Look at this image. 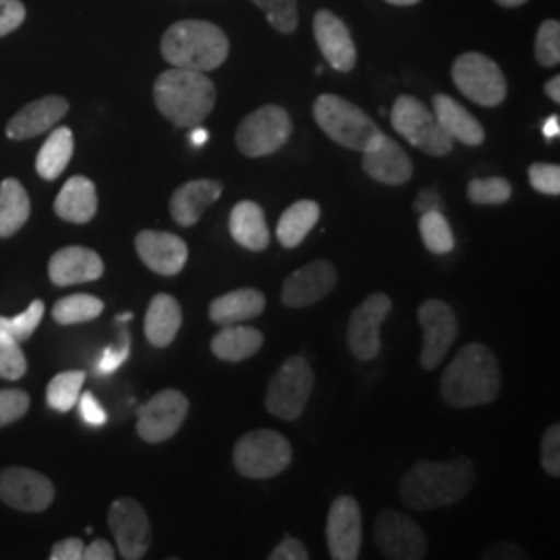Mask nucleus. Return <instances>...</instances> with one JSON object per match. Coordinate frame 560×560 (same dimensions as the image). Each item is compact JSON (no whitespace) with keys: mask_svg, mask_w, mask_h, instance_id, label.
Masks as SVG:
<instances>
[{"mask_svg":"<svg viewBox=\"0 0 560 560\" xmlns=\"http://www.w3.org/2000/svg\"><path fill=\"white\" fill-rule=\"evenodd\" d=\"M474 480V463L467 457L455 460H418L400 480V501L418 511L453 506L469 494Z\"/></svg>","mask_w":560,"mask_h":560,"instance_id":"f257e3e1","label":"nucleus"},{"mask_svg":"<svg viewBox=\"0 0 560 560\" xmlns=\"http://www.w3.org/2000/svg\"><path fill=\"white\" fill-rule=\"evenodd\" d=\"M501 384V365L492 349L469 342L460 347L442 374V399L455 409L490 405L499 399Z\"/></svg>","mask_w":560,"mask_h":560,"instance_id":"f03ea898","label":"nucleus"},{"mask_svg":"<svg viewBox=\"0 0 560 560\" xmlns=\"http://www.w3.org/2000/svg\"><path fill=\"white\" fill-rule=\"evenodd\" d=\"M154 102L177 127H198L217 104V88L201 71L173 67L154 83Z\"/></svg>","mask_w":560,"mask_h":560,"instance_id":"7ed1b4c3","label":"nucleus"},{"mask_svg":"<svg viewBox=\"0 0 560 560\" xmlns=\"http://www.w3.org/2000/svg\"><path fill=\"white\" fill-rule=\"evenodd\" d=\"M229 38L210 21L185 20L162 36V57L179 69L214 71L229 57Z\"/></svg>","mask_w":560,"mask_h":560,"instance_id":"20e7f679","label":"nucleus"},{"mask_svg":"<svg viewBox=\"0 0 560 560\" xmlns=\"http://www.w3.org/2000/svg\"><path fill=\"white\" fill-rule=\"evenodd\" d=\"M314 119L330 140L355 152L368 150L382 136L381 127L360 106L335 94H324L316 101Z\"/></svg>","mask_w":560,"mask_h":560,"instance_id":"39448f33","label":"nucleus"},{"mask_svg":"<svg viewBox=\"0 0 560 560\" xmlns=\"http://www.w3.org/2000/svg\"><path fill=\"white\" fill-rule=\"evenodd\" d=\"M293 460V446L277 430H254L243 434L235 451L233 463L243 478L270 480L280 476Z\"/></svg>","mask_w":560,"mask_h":560,"instance_id":"423d86ee","label":"nucleus"},{"mask_svg":"<svg viewBox=\"0 0 560 560\" xmlns=\"http://www.w3.org/2000/svg\"><path fill=\"white\" fill-rule=\"evenodd\" d=\"M314 390V370L305 358L293 355L272 376L266 393V411L284 421L300 420Z\"/></svg>","mask_w":560,"mask_h":560,"instance_id":"0eeeda50","label":"nucleus"},{"mask_svg":"<svg viewBox=\"0 0 560 560\" xmlns=\"http://www.w3.org/2000/svg\"><path fill=\"white\" fill-rule=\"evenodd\" d=\"M395 131L428 156L442 159L453 152V138L444 131L423 102L413 96H399L390 113Z\"/></svg>","mask_w":560,"mask_h":560,"instance_id":"6e6552de","label":"nucleus"},{"mask_svg":"<svg viewBox=\"0 0 560 560\" xmlns=\"http://www.w3.org/2000/svg\"><path fill=\"white\" fill-rule=\"evenodd\" d=\"M291 131L293 122L289 113L277 104H266L241 120L235 141L241 154L247 159H261L279 152L291 138Z\"/></svg>","mask_w":560,"mask_h":560,"instance_id":"1a4fd4ad","label":"nucleus"},{"mask_svg":"<svg viewBox=\"0 0 560 560\" xmlns=\"http://www.w3.org/2000/svg\"><path fill=\"white\" fill-rule=\"evenodd\" d=\"M453 81L460 94L480 106H499L506 98L501 67L481 52H465L453 65Z\"/></svg>","mask_w":560,"mask_h":560,"instance_id":"9d476101","label":"nucleus"},{"mask_svg":"<svg viewBox=\"0 0 560 560\" xmlns=\"http://www.w3.org/2000/svg\"><path fill=\"white\" fill-rule=\"evenodd\" d=\"M418 320L423 330L420 365L423 370L432 372L453 349V342L459 335V324L453 307L441 300L423 301L418 310Z\"/></svg>","mask_w":560,"mask_h":560,"instance_id":"9b49d317","label":"nucleus"},{"mask_svg":"<svg viewBox=\"0 0 560 560\" xmlns=\"http://www.w3.org/2000/svg\"><path fill=\"white\" fill-rule=\"evenodd\" d=\"M390 310L393 300L386 293H372L353 310L347 328V345L355 360L372 361L378 358L382 349L381 328Z\"/></svg>","mask_w":560,"mask_h":560,"instance_id":"f8f14e48","label":"nucleus"},{"mask_svg":"<svg viewBox=\"0 0 560 560\" xmlns=\"http://www.w3.org/2000/svg\"><path fill=\"white\" fill-rule=\"evenodd\" d=\"M189 413V400L175 388L161 390L138 411V434L143 442L161 444L179 432Z\"/></svg>","mask_w":560,"mask_h":560,"instance_id":"ddd939ff","label":"nucleus"},{"mask_svg":"<svg viewBox=\"0 0 560 560\" xmlns=\"http://www.w3.org/2000/svg\"><path fill=\"white\" fill-rule=\"evenodd\" d=\"M382 557L390 560H421L428 555V541L420 525L399 511H382L374 527Z\"/></svg>","mask_w":560,"mask_h":560,"instance_id":"4468645a","label":"nucleus"},{"mask_svg":"<svg viewBox=\"0 0 560 560\" xmlns=\"http://www.w3.org/2000/svg\"><path fill=\"white\" fill-rule=\"evenodd\" d=\"M0 501L21 513H42L55 501V486L36 469L7 467L0 471Z\"/></svg>","mask_w":560,"mask_h":560,"instance_id":"2eb2a0df","label":"nucleus"},{"mask_svg":"<svg viewBox=\"0 0 560 560\" xmlns=\"http://www.w3.org/2000/svg\"><path fill=\"white\" fill-rule=\"evenodd\" d=\"M108 525L122 559L140 560L145 557L152 544V527L140 502L133 499L113 502L108 511Z\"/></svg>","mask_w":560,"mask_h":560,"instance_id":"dca6fc26","label":"nucleus"},{"mask_svg":"<svg viewBox=\"0 0 560 560\" xmlns=\"http://www.w3.org/2000/svg\"><path fill=\"white\" fill-rule=\"evenodd\" d=\"M363 540L361 509L353 497H339L330 504L326 520V544L335 560H355Z\"/></svg>","mask_w":560,"mask_h":560,"instance_id":"f3484780","label":"nucleus"},{"mask_svg":"<svg viewBox=\"0 0 560 560\" xmlns=\"http://www.w3.org/2000/svg\"><path fill=\"white\" fill-rule=\"evenodd\" d=\"M337 280L339 275L332 261H310L300 270H295L291 277H287L282 284L280 301L293 310L310 307L324 300L328 293H332V289L337 287Z\"/></svg>","mask_w":560,"mask_h":560,"instance_id":"a211bd4d","label":"nucleus"},{"mask_svg":"<svg viewBox=\"0 0 560 560\" xmlns=\"http://www.w3.org/2000/svg\"><path fill=\"white\" fill-rule=\"evenodd\" d=\"M136 249L141 261L162 277L179 275L189 258L187 243L162 231H141L136 237Z\"/></svg>","mask_w":560,"mask_h":560,"instance_id":"6ab92c4d","label":"nucleus"},{"mask_svg":"<svg viewBox=\"0 0 560 560\" xmlns=\"http://www.w3.org/2000/svg\"><path fill=\"white\" fill-rule=\"evenodd\" d=\"M363 171L384 185H402L413 177V162L393 138L382 133L368 150H363Z\"/></svg>","mask_w":560,"mask_h":560,"instance_id":"aec40b11","label":"nucleus"},{"mask_svg":"<svg viewBox=\"0 0 560 560\" xmlns=\"http://www.w3.org/2000/svg\"><path fill=\"white\" fill-rule=\"evenodd\" d=\"M314 34L324 59L332 69L347 73L355 67L358 50L345 21L330 11H318L314 18Z\"/></svg>","mask_w":560,"mask_h":560,"instance_id":"412c9836","label":"nucleus"},{"mask_svg":"<svg viewBox=\"0 0 560 560\" xmlns=\"http://www.w3.org/2000/svg\"><path fill=\"white\" fill-rule=\"evenodd\" d=\"M104 275V261L90 247H62L48 261V277L57 287L92 282Z\"/></svg>","mask_w":560,"mask_h":560,"instance_id":"4be33fe9","label":"nucleus"},{"mask_svg":"<svg viewBox=\"0 0 560 560\" xmlns=\"http://www.w3.org/2000/svg\"><path fill=\"white\" fill-rule=\"evenodd\" d=\"M69 113V102L62 96H46L30 102L20 113L9 120L7 138L9 140H30L50 131Z\"/></svg>","mask_w":560,"mask_h":560,"instance_id":"5701e85b","label":"nucleus"},{"mask_svg":"<svg viewBox=\"0 0 560 560\" xmlns=\"http://www.w3.org/2000/svg\"><path fill=\"white\" fill-rule=\"evenodd\" d=\"M221 180L196 179L183 183L171 196V217L180 226H194L212 203L221 200Z\"/></svg>","mask_w":560,"mask_h":560,"instance_id":"b1692460","label":"nucleus"},{"mask_svg":"<svg viewBox=\"0 0 560 560\" xmlns=\"http://www.w3.org/2000/svg\"><path fill=\"white\" fill-rule=\"evenodd\" d=\"M55 212L62 221L75 222V224H85V222L92 221L98 212L96 185L81 175L71 177L62 185V189L57 196Z\"/></svg>","mask_w":560,"mask_h":560,"instance_id":"393cba45","label":"nucleus"},{"mask_svg":"<svg viewBox=\"0 0 560 560\" xmlns=\"http://www.w3.org/2000/svg\"><path fill=\"white\" fill-rule=\"evenodd\" d=\"M180 324H183V312H180L179 301L168 293L154 295L143 322V332L148 342L156 349L168 347L177 337Z\"/></svg>","mask_w":560,"mask_h":560,"instance_id":"a878e982","label":"nucleus"},{"mask_svg":"<svg viewBox=\"0 0 560 560\" xmlns=\"http://www.w3.org/2000/svg\"><path fill=\"white\" fill-rule=\"evenodd\" d=\"M434 117L453 140L465 145H480L486 140V131L480 120L476 119L463 104L453 101L446 94L434 96Z\"/></svg>","mask_w":560,"mask_h":560,"instance_id":"bb28decb","label":"nucleus"},{"mask_svg":"<svg viewBox=\"0 0 560 560\" xmlns=\"http://www.w3.org/2000/svg\"><path fill=\"white\" fill-rule=\"evenodd\" d=\"M266 310V298L258 289H237L231 293H224L221 298L210 303L208 316L219 326L229 324H243L245 320H254L261 316Z\"/></svg>","mask_w":560,"mask_h":560,"instance_id":"cd10ccee","label":"nucleus"},{"mask_svg":"<svg viewBox=\"0 0 560 560\" xmlns=\"http://www.w3.org/2000/svg\"><path fill=\"white\" fill-rule=\"evenodd\" d=\"M229 231L235 243L249 252H264L270 245V231L266 224V214L256 201H240L231 210Z\"/></svg>","mask_w":560,"mask_h":560,"instance_id":"c85d7f7f","label":"nucleus"},{"mask_svg":"<svg viewBox=\"0 0 560 560\" xmlns=\"http://www.w3.org/2000/svg\"><path fill=\"white\" fill-rule=\"evenodd\" d=\"M261 347H264L261 330L254 326H243V324L221 326V332L210 342L214 358L229 363L249 360L260 351Z\"/></svg>","mask_w":560,"mask_h":560,"instance_id":"c756f323","label":"nucleus"},{"mask_svg":"<svg viewBox=\"0 0 560 560\" xmlns=\"http://www.w3.org/2000/svg\"><path fill=\"white\" fill-rule=\"evenodd\" d=\"M320 203L314 200H300L291 203L277 226V240L282 247L295 249L303 240L310 235V231L320 221Z\"/></svg>","mask_w":560,"mask_h":560,"instance_id":"7c9ffc66","label":"nucleus"},{"mask_svg":"<svg viewBox=\"0 0 560 560\" xmlns=\"http://www.w3.org/2000/svg\"><path fill=\"white\" fill-rule=\"evenodd\" d=\"M32 203L18 179L0 183V237H13L30 219Z\"/></svg>","mask_w":560,"mask_h":560,"instance_id":"2f4dec72","label":"nucleus"},{"mask_svg":"<svg viewBox=\"0 0 560 560\" xmlns=\"http://www.w3.org/2000/svg\"><path fill=\"white\" fill-rule=\"evenodd\" d=\"M73 156V131L69 127H57L50 138L44 141L36 159V171L42 179H59Z\"/></svg>","mask_w":560,"mask_h":560,"instance_id":"473e14b6","label":"nucleus"},{"mask_svg":"<svg viewBox=\"0 0 560 560\" xmlns=\"http://www.w3.org/2000/svg\"><path fill=\"white\" fill-rule=\"evenodd\" d=\"M102 312H104V301L88 293H75L69 298H62L52 307L55 320L62 326L96 320Z\"/></svg>","mask_w":560,"mask_h":560,"instance_id":"72a5a7b5","label":"nucleus"},{"mask_svg":"<svg viewBox=\"0 0 560 560\" xmlns=\"http://www.w3.org/2000/svg\"><path fill=\"white\" fill-rule=\"evenodd\" d=\"M420 235L423 245L432 254L444 256L455 249V235H453V229L446 221V217L442 214V210H432V212L421 214Z\"/></svg>","mask_w":560,"mask_h":560,"instance_id":"f704fd0d","label":"nucleus"},{"mask_svg":"<svg viewBox=\"0 0 560 560\" xmlns=\"http://www.w3.org/2000/svg\"><path fill=\"white\" fill-rule=\"evenodd\" d=\"M83 382H85V372L57 374L52 381L48 382V388H46L48 405L59 413L71 411L78 405Z\"/></svg>","mask_w":560,"mask_h":560,"instance_id":"c9c22d12","label":"nucleus"},{"mask_svg":"<svg viewBox=\"0 0 560 560\" xmlns=\"http://www.w3.org/2000/svg\"><path fill=\"white\" fill-rule=\"evenodd\" d=\"M513 187L502 177H488V179L469 180L467 198L476 206H502L511 200Z\"/></svg>","mask_w":560,"mask_h":560,"instance_id":"e433bc0d","label":"nucleus"},{"mask_svg":"<svg viewBox=\"0 0 560 560\" xmlns=\"http://www.w3.org/2000/svg\"><path fill=\"white\" fill-rule=\"evenodd\" d=\"M266 13L268 23L280 34H293L300 23L298 0H252Z\"/></svg>","mask_w":560,"mask_h":560,"instance_id":"4c0bfd02","label":"nucleus"},{"mask_svg":"<svg viewBox=\"0 0 560 560\" xmlns=\"http://www.w3.org/2000/svg\"><path fill=\"white\" fill-rule=\"evenodd\" d=\"M44 301H34L23 314L15 316V318H4L0 316V330L7 332L9 337L15 340H27L34 330L40 326L42 318H44Z\"/></svg>","mask_w":560,"mask_h":560,"instance_id":"58836bf2","label":"nucleus"},{"mask_svg":"<svg viewBox=\"0 0 560 560\" xmlns=\"http://www.w3.org/2000/svg\"><path fill=\"white\" fill-rule=\"evenodd\" d=\"M27 372V360L21 351L20 340L0 330V378L20 381Z\"/></svg>","mask_w":560,"mask_h":560,"instance_id":"ea45409f","label":"nucleus"},{"mask_svg":"<svg viewBox=\"0 0 560 560\" xmlns=\"http://www.w3.org/2000/svg\"><path fill=\"white\" fill-rule=\"evenodd\" d=\"M536 59L544 67H557L560 62V23L544 21L536 38Z\"/></svg>","mask_w":560,"mask_h":560,"instance_id":"a19ab883","label":"nucleus"},{"mask_svg":"<svg viewBox=\"0 0 560 560\" xmlns=\"http://www.w3.org/2000/svg\"><path fill=\"white\" fill-rule=\"evenodd\" d=\"M30 409V395L21 388L0 390V428L21 420Z\"/></svg>","mask_w":560,"mask_h":560,"instance_id":"79ce46f5","label":"nucleus"},{"mask_svg":"<svg viewBox=\"0 0 560 560\" xmlns=\"http://www.w3.org/2000/svg\"><path fill=\"white\" fill-rule=\"evenodd\" d=\"M529 183L536 191L544 196H559L560 194V166L559 164H546L536 162L529 166Z\"/></svg>","mask_w":560,"mask_h":560,"instance_id":"37998d69","label":"nucleus"},{"mask_svg":"<svg viewBox=\"0 0 560 560\" xmlns=\"http://www.w3.org/2000/svg\"><path fill=\"white\" fill-rule=\"evenodd\" d=\"M541 467L548 476H560V425L552 423L541 439Z\"/></svg>","mask_w":560,"mask_h":560,"instance_id":"c03bdc74","label":"nucleus"},{"mask_svg":"<svg viewBox=\"0 0 560 560\" xmlns=\"http://www.w3.org/2000/svg\"><path fill=\"white\" fill-rule=\"evenodd\" d=\"M25 21V7L21 0H0V38L15 32Z\"/></svg>","mask_w":560,"mask_h":560,"instance_id":"a18cd8bd","label":"nucleus"},{"mask_svg":"<svg viewBox=\"0 0 560 560\" xmlns=\"http://www.w3.org/2000/svg\"><path fill=\"white\" fill-rule=\"evenodd\" d=\"M78 405H80V413L81 420L85 421V423H90V425H94V428H101L106 423V411H104V407L101 405V400L94 397V393H83L80 395V399H78Z\"/></svg>","mask_w":560,"mask_h":560,"instance_id":"49530a36","label":"nucleus"},{"mask_svg":"<svg viewBox=\"0 0 560 560\" xmlns=\"http://www.w3.org/2000/svg\"><path fill=\"white\" fill-rule=\"evenodd\" d=\"M129 349H131V342H129V335L125 332L122 335V347H108L104 351L101 363H98V372L101 374H113L115 370H119L125 360L129 358Z\"/></svg>","mask_w":560,"mask_h":560,"instance_id":"de8ad7c7","label":"nucleus"},{"mask_svg":"<svg viewBox=\"0 0 560 560\" xmlns=\"http://www.w3.org/2000/svg\"><path fill=\"white\" fill-rule=\"evenodd\" d=\"M270 560H307L310 559V552L307 548L303 546V541L293 538V536H284L280 540L279 546L270 552Z\"/></svg>","mask_w":560,"mask_h":560,"instance_id":"09e8293b","label":"nucleus"},{"mask_svg":"<svg viewBox=\"0 0 560 560\" xmlns=\"http://www.w3.org/2000/svg\"><path fill=\"white\" fill-rule=\"evenodd\" d=\"M83 548L85 544L81 538H67L52 546L50 560H81L83 559Z\"/></svg>","mask_w":560,"mask_h":560,"instance_id":"8fccbe9b","label":"nucleus"},{"mask_svg":"<svg viewBox=\"0 0 560 560\" xmlns=\"http://www.w3.org/2000/svg\"><path fill=\"white\" fill-rule=\"evenodd\" d=\"M115 557H117V550L113 548V544L102 538L83 548V560H113Z\"/></svg>","mask_w":560,"mask_h":560,"instance_id":"3c124183","label":"nucleus"},{"mask_svg":"<svg viewBox=\"0 0 560 560\" xmlns=\"http://www.w3.org/2000/svg\"><path fill=\"white\" fill-rule=\"evenodd\" d=\"M441 203V196L434 189H423L413 203V208L418 214H423V212H432V210H442Z\"/></svg>","mask_w":560,"mask_h":560,"instance_id":"603ef678","label":"nucleus"},{"mask_svg":"<svg viewBox=\"0 0 560 560\" xmlns=\"http://www.w3.org/2000/svg\"><path fill=\"white\" fill-rule=\"evenodd\" d=\"M544 136H546V140H555V138H559L560 136V122L559 115H552L550 119L544 122Z\"/></svg>","mask_w":560,"mask_h":560,"instance_id":"864d4df0","label":"nucleus"},{"mask_svg":"<svg viewBox=\"0 0 560 560\" xmlns=\"http://www.w3.org/2000/svg\"><path fill=\"white\" fill-rule=\"evenodd\" d=\"M546 96L550 98L552 102H557L559 104L560 102V78L557 75V78H552L550 81H546Z\"/></svg>","mask_w":560,"mask_h":560,"instance_id":"5fc2aeb1","label":"nucleus"},{"mask_svg":"<svg viewBox=\"0 0 560 560\" xmlns=\"http://www.w3.org/2000/svg\"><path fill=\"white\" fill-rule=\"evenodd\" d=\"M208 141V131L201 129V127H194V133H191V143L194 145H203Z\"/></svg>","mask_w":560,"mask_h":560,"instance_id":"6e6d98bb","label":"nucleus"},{"mask_svg":"<svg viewBox=\"0 0 560 560\" xmlns=\"http://www.w3.org/2000/svg\"><path fill=\"white\" fill-rule=\"evenodd\" d=\"M390 4H397V7H411V4H418L420 0H386Z\"/></svg>","mask_w":560,"mask_h":560,"instance_id":"4d7b16f0","label":"nucleus"},{"mask_svg":"<svg viewBox=\"0 0 560 560\" xmlns=\"http://www.w3.org/2000/svg\"><path fill=\"white\" fill-rule=\"evenodd\" d=\"M499 4L502 7H521V4H525L527 0H497Z\"/></svg>","mask_w":560,"mask_h":560,"instance_id":"13d9d810","label":"nucleus"},{"mask_svg":"<svg viewBox=\"0 0 560 560\" xmlns=\"http://www.w3.org/2000/svg\"><path fill=\"white\" fill-rule=\"evenodd\" d=\"M131 318H133V314H129V312H127V314H122V316H119V318H117V320L129 322V320H131Z\"/></svg>","mask_w":560,"mask_h":560,"instance_id":"bf43d9fd","label":"nucleus"}]
</instances>
